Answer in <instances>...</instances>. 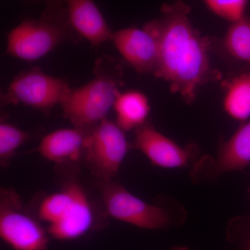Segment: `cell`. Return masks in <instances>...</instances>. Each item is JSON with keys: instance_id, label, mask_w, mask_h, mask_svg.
Segmentation results:
<instances>
[{"instance_id": "6da1fadb", "label": "cell", "mask_w": 250, "mask_h": 250, "mask_svg": "<svg viewBox=\"0 0 250 250\" xmlns=\"http://www.w3.org/2000/svg\"><path fill=\"white\" fill-rule=\"evenodd\" d=\"M190 8L182 0L163 5L162 16L144 27L157 39L159 57L154 75L191 104L210 75L208 42L193 27Z\"/></svg>"}, {"instance_id": "7a4b0ae2", "label": "cell", "mask_w": 250, "mask_h": 250, "mask_svg": "<svg viewBox=\"0 0 250 250\" xmlns=\"http://www.w3.org/2000/svg\"><path fill=\"white\" fill-rule=\"evenodd\" d=\"M80 36L72 29L62 6L46 4L37 20H26L9 33L7 53L27 62L43 57L57 46Z\"/></svg>"}, {"instance_id": "3957f363", "label": "cell", "mask_w": 250, "mask_h": 250, "mask_svg": "<svg viewBox=\"0 0 250 250\" xmlns=\"http://www.w3.org/2000/svg\"><path fill=\"white\" fill-rule=\"evenodd\" d=\"M109 61L99 59L94 70L95 78L80 88L70 89L60 104L64 116L75 127L95 126L113 108L121 93L119 81L111 72Z\"/></svg>"}, {"instance_id": "277c9868", "label": "cell", "mask_w": 250, "mask_h": 250, "mask_svg": "<svg viewBox=\"0 0 250 250\" xmlns=\"http://www.w3.org/2000/svg\"><path fill=\"white\" fill-rule=\"evenodd\" d=\"M38 216L48 225L49 236L58 241H72L93 228V208L80 184H67L60 191L47 195L41 202Z\"/></svg>"}, {"instance_id": "5b68a950", "label": "cell", "mask_w": 250, "mask_h": 250, "mask_svg": "<svg viewBox=\"0 0 250 250\" xmlns=\"http://www.w3.org/2000/svg\"><path fill=\"white\" fill-rule=\"evenodd\" d=\"M102 196L106 211L112 218L146 229H166L176 226L184 219L170 211L134 196L120 184L103 181Z\"/></svg>"}, {"instance_id": "8992f818", "label": "cell", "mask_w": 250, "mask_h": 250, "mask_svg": "<svg viewBox=\"0 0 250 250\" xmlns=\"http://www.w3.org/2000/svg\"><path fill=\"white\" fill-rule=\"evenodd\" d=\"M19 195L3 188L0 194V236L14 250H47L49 234L22 209Z\"/></svg>"}, {"instance_id": "52a82bcc", "label": "cell", "mask_w": 250, "mask_h": 250, "mask_svg": "<svg viewBox=\"0 0 250 250\" xmlns=\"http://www.w3.org/2000/svg\"><path fill=\"white\" fill-rule=\"evenodd\" d=\"M125 131L105 118L94 126L85 138L87 161L93 172L103 181L116 175L129 150Z\"/></svg>"}, {"instance_id": "ba28073f", "label": "cell", "mask_w": 250, "mask_h": 250, "mask_svg": "<svg viewBox=\"0 0 250 250\" xmlns=\"http://www.w3.org/2000/svg\"><path fill=\"white\" fill-rule=\"evenodd\" d=\"M70 89L65 81L34 67L14 77L3 99L6 103H22L47 112L62 103Z\"/></svg>"}, {"instance_id": "9c48e42d", "label": "cell", "mask_w": 250, "mask_h": 250, "mask_svg": "<svg viewBox=\"0 0 250 250\" xmlns=\"http://www.w3.org/2000/svg\"><path fill=\"white\" fill-rule=\"evenodd\" d=\"M250 164V121L243 125L228 141H222L215 157L205 156L192 166L194 183L215 181L223 174L242 171Z\"/></svg>"}, {"instance_id": "30bf717a", "label": "cell", "mask_w": 250, "mask_h": 250, "mask_svg": "<svg viewBox=\"0 0 250 250\" xmlns=\"http://www.w3.org/2000/svg\"><path fill=\"white\" fill-rule=\"evenodd\" d=\"M134 147L141 151L153 165L163 168H182L190 164L192 166L198 160L200 153L195 145L181 147L148 124L136 129Z\"/></svg>"}, {"instance_id": "8fae6325", "label": "cell", "mask_w": 250, "mask_h": 250, "mask_svg": "<svg viewBox=\"0 0 250 250\" xmlns=\"http://www.w3.org/2000/svg\"><path fill=\"white\" fill-rule=\"evenodd\" d=\"M111 40L118 52L139 73H154L159 57L157 39L143 27L125 28L113 32Z\"/></svg>"}, {"instance_id": "7c38bea8", "label": "cell", "mask_w": 250, "mask_h": 250, "mask_svg": "<svg viewBox=\"0 0 250 250\" xmlns=\"http://www.w3.org/2000/svg\"><path fill=\"white\" fill-rule=\"evenodd\" d=\"M45 4L62 6L72 29L92 45L111 40L113 32L93 0H45Z\"/></svg>"}, {"instance_id": "4fadbf2b", "label": "cell", "mask_w": 250, "mask_h": 250, "mask_svg": "<svg viewBox=\"0 0 250 250\" xmlns=\"http://www.w3.org/2000/svg\"><path fill=\"white\" fill-rule=\"evenodd\" d=\"M87 134L81 128L57 130L46 135L36 149L42 157L52 162L77 160L84 149Z\"/></svg>"}, {"instance_id": "5bb4252c", "label": "cell", "mask_w": 250, "mask_h": 250, "mask_svg": "<svg viewBox=\"0 0 250 250\" xmlns=\"http://www.w3.org/2000/svg\"><path fill=\"white\" fill-rule=\"evenodd\" d=\"M116 124L124 131L138 129L146 124L150 112L149 100L138 90L120 93L114 106Z\"/></svg>"}, {"instance_id": "9a60e30c", "label": "cell", "mask_w": 250, "mask_h": 250, "mask_svg": "<svg viewBox=\"0 0 250 250\" xmlns=\"http://www.w3.org/2000/svg\"><path fill=\"white\" fill-rule=\"evenodd\" d=\"M224 109L233 119L246 121L250 116V71L233 77L227 84Z\"/></svg>"}, {"instance_id": "2e32d148", "label": "cell", "mask_w": 250, "mask_h": 250, "mask_svg": "<svg viewBox=\"0 0 250 250\" xmlns=\"http://www.w3.org/2000/svg\"><path fill=\"white\" fill-rule=\"evenodd\" d=\"M225 50L233 58L250 64V18L231 22L223 39Z\"/></svg>"}, {"instance_id": "e0dca14e", "label": "cell", "mask_w": 250, "mask_h": 250, "mask_svg": "<svg viewBox=\"0 0 250 250\" xmlns=\"http://www.w3.org/2000/svg\"><path fill=\"white\" fill-rule=\"evenodd\" d=\"M30 139V136L22 129L1 122L0 124V160L1 166L7 165L15 152Z\"/></svg>"}, {"instance_id": "ac0fdd59", "label": "cell", "mask_w": 250, "mask_h": 250, "mask_svg": "<svg viewBox=\"0 0 250 250\" xmlns=\"http://www.w3.org/2000/svg\"><path fill=\"white\" fill-rule=\"evenodd\" d=\"M225 250H250V215L232 219L227 228Z\"/></svg>"}, {"instance_id": "d6986e66", "label": "cell", "mask_w": 250, "mask_h": 250, "mask_svg": "<svg viewBox=\"0 0 250 250\" xmlns=\"http://www.w3.org/2000/svg\"><path fill=\"white\" fill-rule=\"evenodd\" d=\"M210 11L217 16L233 22L245 16L248 0H205Z\"/></svg>"}, {"instance_id": "ffe728a7", "label": "cell", "mask_w": 250, "mask_h": 250, "mask_svg": "<svg viewBox=\"0 0 250 250\" xmlns=\"http://www.w3.org/2000/svg\"><path fill=\"white\" fill-rule=\"evenodd\" d=\"M170 250H190L185 246H175L173 248H171Z\"/></svg>"}, {"instance_id": "44dd1931", "label": "cell", "mask_w": 250, "mask_h": 250, "mask_svg": "<svg viewBox=\"0 0 250 250\" xmlns=\"http://www.w3.org/2000/svg\"><path fill=\"white\" fill-rule=\"evenodd\" d=\"M25 1H27V2L31 3V4H35V3H39L41 1H44V0H25Z\"/></svg>"}, {"instance_id": "7402d4cb", "label": "cell", "mask_w": 250, "mask_h": 250, "mask_svg": "<svg viewBox=\"0 0 250 250\" xmlns=\"http://www.w3.org/2000/svg\"></svg>"}]
</instances>
